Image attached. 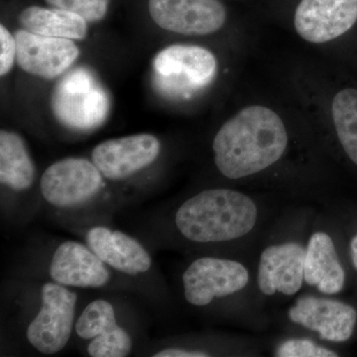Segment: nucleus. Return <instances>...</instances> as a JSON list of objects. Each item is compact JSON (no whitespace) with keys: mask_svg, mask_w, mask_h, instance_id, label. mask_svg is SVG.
I'll list each match as a JSON object with an SVG mask.
<instances>
[{"mask_svg":"<svg viewBox=\"0 0 357 357\" xmlns=\"http://www.w3.org/2000/svg\"><path fill=\"white\" fill-rule=\"evenodd\" d=\"M295 130L273 105H243L223 122L211 149L218 172L231 181L268 177L283 168L297 148Z\"/></svg>","mask_w":357,"mask_h":357,"instance_id":"1","label":"nucleus"},{"mask_svg":"<svg viewBox=\"0 0 357 357\" xmlns=\"http://www.w3.org/2000/svg\"><path fill=\"white\" fill-rule=\"evenodd\" d=\"M51 107L56 119L67 128L91 130L107 119V91L91 70L77 68L61 79L54 89Z\"/></svg>","mask_w":357,"mask_h":357,"instance_id":"4","label":"nucleus"},{"mask_svg":"<svg viewBox=\"0 0 357 357\" xmlns=\"http://www.w3.org/2000/svg\"><path fill=\"white\" fill-rule=\"evenodd\" d=\"M132 349V340L128 333L116 326L112 332L93 338L88 347L93 357H124Z\"/></svg>","mask_w":357,"mask_h":357,"instance_id":"21","label":"nucleus"},{"mask_svg":"<svg viewBox=\"0 0 357 357\" xmlns=\"http://www.w3.org/2000/svg\"><path fill=\"white\" fill-rule=\"evenodd\" d=\"M116 326L114 307L105 300H96L84 310L76 324V332L84 340H91L112 332Z\"/></svg>","mask_w":357,"mask_h":357,"instance_id":"20","label":"nucleus"},{"mask_svg":"<svg viewBox=\"0 0 357 357\" xmlns=\"http://www.w3.org/2000/svg\"><path fill=\"white\" fill-rule=\"evenodd\" d=\"M250 283L249 268L229 258H198L183 274L185 299L196 307L243 292Z\"/></svg>","mask_w":357,"mask_h":357,"instance_id":"6","label":"nucleus"},{"mask_svg":"<svg viewBox=\"0 0 357 357\" xmlns=\"http://www.w3.org/2000/svg\"><path fill=\"white\" fill-rule=\"evenodd\" d=\"M294 83L319 133L330 135L357 167V86L312 72L297 73Z\"/></svg>","mask_w":357,"mask_h":357,"instance_id":"3","label":"nucleus"},{"mask_svg":"<svg viewBox=\"0 0 357 357\" xmlns=\"http://www.w3.org/2000/svg\"><path fill=\"white\" fill-rule=\"evenodd\" d=\"M356 24L357 0H300L293 16L294 32L312 46L337 43Z\"/></svg>","mask_w":357,"mask_h":357,"instance_id":"7","label":"nucleus"},{"mask_svg":"<svg viewBox=\"0 0 357 357\" xmlns=\"http://www.w3.org/2000/svg\"><path fill=\"white\" fill-rule=\"evenodd\" d=\"M349 255H351L352 266L357 271V234H354L349 243Z\"/></svg>","mask_w":357,"mask_h":357,"instance_id":"26","label":"nucleus"},{"mask_svg":"<svg viewBox=\"0 0 357 357\" xmlns=\"http://www.w3.org/2000/svg\"><path fill=\"white\" fill-rule=\"evenodd\" d=\"M306 243L287 239L262 249L256 271V286L264 297L290 298L305 285Z\"/></svg>","mask_w":357,"mask_h":357,"instance_id":"9","label":"nucleus"},{"mask_svg":"<svg viewBox=\"0 0 357 357\" xmlns=\"http://www.w3.org/2000/svg\"><path fill=\"white\" fill-rule=\"evenodd\" d=\"M17 55L15 37L4 27L0 26V75L6 76L13 69L14 59Z\"/></svg>","mask_w":357,"mask_h":357,"instance_id":"24","label":"nucleus"},{"mask_svg":"<svg viewBox=\"0 0 357 357\" xmlns=\"http://www.w3.org/2000/svg\"><path fill=\"white\" fill-rule=\"evenodd\" d=\"M20 22L27 31L42 36L83 40L88 34L86 21L63 9L27 7L20 13Z\"/></svg>","mask_w":357,"mask_h":357,"instance_id":"18","label":"nucleus"},{"mask_svg":"<svg viewBox=\"0 0 357 357\" xmlns=\"http://www.w3.org/2000/svg\"><path fill=\"white\" fill-rule=\"evenodd\" d=\"M161 144L151 134H136L103 141L93 148L91 158L103 177L123 180L151 165L158 158Z\"/></svg>","mask_w":357,"mask_h":357,"instance_id":"13","label":"nucleus"},{"mask_svg":"<svg viewBox=\"0 0 357 357\" xmlns=\"http://www.w3.org/2000/svg\"><path fill=\"white\" fill-rule=\"evenodd\" d=\"M46 2L55 8L77 14L86 22H96L107 14L109 0H46Z\"/></svg>","mask_w":357,"mask_h":357,"instance_id":"23","label":"nucleus"},{"mask_svg":"<svg viewBox=\"0 0 357 357\" xmlns=\"http://www.w3.org/2000/svg\"><path fill=\"white\" fill-rule=\"evenodd\" d=\"M50 276L55 283L79 288H100L109 280L105 263L84 244L66 241L52 258Z\"/></svg>","mask_w":357,"mask_h":357,"instance_id":"15","label":"nucleus"},{"mask_svg":"<svg viewBox=\"0 0 357 357\" xmlns=\"http://www.w3.org/2000/svg\"><path fill=\"white\" fill-rule=\"evenodd\" d=\"M276 357H337L338 354L316 340L307 337H291L275 347Z\"/></svg>","mask_w":357,"mask_h":357,"instance_id":"22","label":"nucleus"},{"mask_svg":"<svg viewBox=\"0 0 357 357\" xmlns=\"http://www.w3.org/2000/svg\"><path fill=\"white\" fill-rule=\"evenodd\" d=\"M304 280L321 295L335 296L344 290L347 273L335 241L325 229L314 230L307 238Z\"/></svg>","mask_w":357,"mask_h":357,"instance_id":"16","label":"nucleus"},{"mask_svg":"<svg viewBox=\"0 0 357 357\" xmlns=\"http://www.w3.org/2000/svg\"><path fill=\"white\" fill-rule=\"evenodd\" d=\"M259 204L246 192L229 188L204 190L181 204L176 227L188 241L225 243L244 241L261 222Z\"/></svg>","mask_w":357,"mask_h":357,"instance_id":"2","label":"nucleus"},{"mask_svg":"<svg viewBox=\"0 0 357 357\" xmlns=\"http://www.w3.org/2000/svg\"><path fill=\"white\" fill-rule=\"evenodd\" d=\"M150 16L162 29L206 36L225 27L227 11L218 0H149Z\"/></svg>","mask_w":357,"mask_h":357,"instance_id":"11","label":"nucleus"},{"mask_svg":"<svg viewBox=\"0 0 357 357\" xmlns=\"http://www.w3.org/2000/svg\"><path fill=\"white\" fill-rule=\"evenodd\" d=\"M18 65L33 76L53 79L64 74L79 57V48L70 39L42 36L27 30L15 34Z\"/></svg>","mask_w":357,"mask_h":357,"instance_id":"14","label":"nucleus"},{"mask_svg":"<svg viewBox=\"0 0 357 357\" xmlns=\"http://www.w3.org/2000/svg\"><path fill=\"white\" fill-rule=\"evenodd\" d=\"M102 177L98 167L89 160H60L42 176V195L52 206L72 208L95 197L102 189Z\"/></svg>","mask_w":357,"mask_h":357,"instance_id":"12","label":"nucleus"},{"mask_svg":"<svg viewBox=\"0 0 357 357\" xmlns=\"http://www.w3.org/2000/svg\"><path fill=\"white\" fill-rule=\"evenodd\" d=\"M210 354L203 351H194V349H165L157 352L154 357H208Z\"/></svg>","mask_w":357,"mask_h":357,"instance_id":"25","label":"nucleus"},{"mask_svg":"<svg viewBox=\"0 0 357 357\" xmlns=\"http://www.w3.org/2000/svg\"><path fill=\"white\" fill-rule=\"evenodd\" d=\"M35 180V166L18 134L0 132V182L14 191H25Z\"/></svg>","mask_w":357,"mask_h":357,"instance_id":"19","label":"nucleus"},{"mask_svg":"<svg viewBox=\"0 0 357 357\" xmlns=\"http://www.w3.org/2000/svg\"><path fill=\"white\" fill-rule=\"evenodd\" d=\"M86 243L105 264L123 273H144L151 267V257L145 248L123 232L93 227L86 234Z\"/></svg>","mask_w":357,"mask_h":357,"instance_id":"17","label":"nucleus"},{"mask_svg":"<svg viewBox=\"0 0 357 357\" xmlns=\"http://www.w3.org/2000/svg\"><path fill=\"white\" fill-rule=\"evenodd\" d=\"M293 325L314 333L324 342L342 344L354 335L357 312L354 307L331 296L304 295L289 307Z\"/></svg>","mask_w":357,"mask_h":357,"instance_id":"10","label":"nucleus"},{"mask_svg":"<svg viewBox=\"0 0 357 357\" xmlns=\"http://www.w3.org/2000/svg\"><path fill=\"white\" fill-rule=\"evenodd\" d=\"M77 294L52 282L42 287V307L27 328L28 342L44 354L62 351L74 326Z\"/></svg>","mask_w":357,"mask_h":357,"instance_id":"8","label":"nucleus"},{"mask_svg":"<svg viewBox=\"0 0 357 357\" xmlns=\"http://www.w3.org/2000/svg\"><path fill=\"white\" fill-rule=\"evenodd\" d=\"M156 83L166 95L189 98L208 88L218 72L213 52L191 44H176L157 54L154 60Z\"/></svg>","mask_w":357,"mask_h":357,"instance_id":"5","label":"nucleus"}]
</instances>
